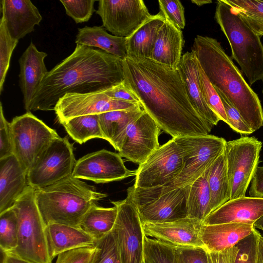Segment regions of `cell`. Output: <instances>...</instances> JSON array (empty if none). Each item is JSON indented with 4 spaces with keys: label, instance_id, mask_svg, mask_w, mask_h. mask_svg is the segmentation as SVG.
<instances>
[{
    "label": "cell",
    "instance_id": "obj_36",
    "mask_svg": "<svg viewBox=\"0 0 263 263\" xmlns=\"http://www.w3.org/2000/svg\"><path fill=\"white\" fill-rule=\"evenodd\" d=\"M18 41L13 39L2 17L0 23V92L3 90L6 76L8 70L11 57Z\"/></svg>",
    "mask_w": 263,
    "mask_h": 263
},
{
    "label": "cell",
    "instance_id": "obj_42",
    "mask_svg": "<svg viewBox=\"0 0 263 263\" xmlns=\"http://www.w3.org/2000/svg\"><path fill=\"white\" fill-rule=\"evenodd\" d=\"M239 14L263 23V1L223 0Z\"/></svg>",
    "mask_w": 263,
    "mask_h": 263
},
{
    "label": "cell",
    "instance_id": "obj_55",
    "mask_svg": "<svg viewBox=\"0 0 263 263\" xmlns=\"http://www.w3.org/2000/svg\"><path fill=\"white\" fill-rule=\"evenodd\" d=\"M209 263H211V260H210V256H209Z\"/></svg>",
    "mask_w": 263,
    "mask_h": 263
},
{
    "label": "cell",
    "instance_id": "obj_41",
    "mask_svg": "<svg viewBox=\"0 0 263 263\" xmlns=\"http://www.w3.org/2000/svg\"><path fill=\"white\" fill-rule=\"evenodd\" d=\"M159 12L165 18L180 29L185 26L184 9L180 1L159 0Z\"/></svg>",
    "mask_w": 263,
    "mask_h": 263
},
{
    "label": "cell",
    "instance_id": "obj_32",
    "mask_svg": "<svg viewBox=\"0 0 263 263\" xmlns=\"http://www.w3.org/2000/svg\"><path fill=\"white\" fill-rule=\"evenodd\" d=\"M208 168L191 184L187 199L188 217L202 222L211 213V194L207 180Z\"/></svg>",
    "mask_w": 263,
    "mask_h": 263
},
{
    "label": "cell",
    "instance_id": "obj_8",
    "mask_svg": "<svg viewBox=\"0 0 263 263\" xmlns=\"http://www.w3.org/2000/svg\"><path fill=\"white\" fill-rule=\"evenodd\" d=\"M10 124L13 155L27 173L45 148L59 136L30 111L14 117Z\"/></svg>",
    "mask_w": 263,
    "mask_h": 263
},
{
    "label": "cell",
    "instance_id": "obj_15",
    "mask_svg": "<svg viewBox=\"0 0 263 263\" xmlns=\"http://www.w3.org/2000/svg\"><path fill=\"white\" fill-rule=\"evenodd\" d=\"M136 170L126 168L119 153L101 149L88 154L77 161L72 175L96 183H105L122 180L136 176Z\"/></svg>",
    "mask_w": 263,
    "mask_h": 263
},
{
    "label": "cell",
    "instance_id": "obj_26",
    "mask_svg": "<svg viewBox=\"0 0 263 263\" xmlns=\"http://www.w3.org/2000/svg\"><path fill=\"white\" fill-rule=\"evenodd\" d=\"M46 233L51 260L63 252L96 245V241L79 227L51 223L46 226Z\"/></svg>",
    "mask_w": 263,
    "mask_h": 263
},
{
    "label": "cell",
    "instance_id": "obj_39",
    "mask_svg": "<svg viewBox=\"0 0 263 263\" xmlns=\"http://www.w3.org/2000/svg\"><path fill=\"white\" fill-rule=\"evenodd\" d=\"M261 234L256 229L236 244L238 248L234 263H257L258 247Z\"/></svg>",
    "mask_w": 263,
    "mask_h": 263
},
{
    "label": "cell",
    "instance_id": "obj_53",
    "mask_svg": "<svg viewBox=\"0 0 263 263\" xmlns=\"http://www.w3.org/2000/svg\"><path fill=\"white\" fill-rule=\"evenodd\" d=\"M191 2L198 6H201L203 5L211 4L212 1L211 0H191Z\"/></svg>",
    "mask_w": 263,
    "mask_h": 263
},
{
    "label": "cell",
    "instance_id": "obj_52",
    "mask_svg": "<svg viewBox=\"0 0 263 263\" xmlns=\"http://www.w3.org/2000/svg\"><path fill=\"white\" fill-rule=\"evenodd\" d=\"M257 263H263V239L261 235L258 242Z\"/></svg>",
    "mask_w": 263,
    "mask_h": 263
},
{
    "label": "cell",
    "instance_id": "obj_14",
    "mask_svg": "<svg viewBox=\"0 0 263 263\" xmlns=\"http://www.w3.org/2000/svg\"><path fill=\"white\" fill-rule=\"evenodd\" d=\"M139 107H143L140 103L112 99L102 92L68 93L58 101L54 111L60 123L76 117L132 110Z\"/></svg>",
    "mask_w": 263,
    "mask_h": 263
},
{
    "label": "cell",
    "instance_id": "obj_10",
    "mask_svg": "<svg viewBox=\"0 0 263 263\" xmlns=\"http://www.w3.org/2000/svg\"><path fill=\"white\" fill-rule=\"evenodd\" d=\"M262 142L254 137H241L226 142L224 152L231 199L246 196L258 166Z\"/></svg>",
    "mask_w": 263,
    "mask_h": 263
},
{
    "label": "cell",
    "instance_id": "obj_29",
    "mask_svg": "<svg viewBox=\"0 0 263 263\" xmlns=\"http://www.w3.org/2000/svg\"><path fill=\"white\" fill-rule=\"evenodd\" d=\"M76 43L97 47L122 60L127 57L126 38L109 34L102 26L79 28Z\"/></svg>",
    "mask_w": 263,
    "mask_h": 263
},
{
    "label": "cell",
    "instance_id": "obj_12",
    "mask_svg": "<svg viewBox=\"0 0 263 263\" xmlns=\"http://www.w3.org/2000/svg\"><path fill=\"white\" fill-rule=\"evenodd\" d=\"M184 152L172 138L160 146L136 170V188L151 189L172 182L181 172Z\"/></svg>",
    "mask_w": 263,
    "mask_h": 263
},
{
    "label": "cell",
    "instance_id": "obj_50",
    "mask_svg": "<svg viewBox=\"0 0 263 263\" xmlns=\"http://www.w3.org/2000/svg\"><path fill=\"white\" fill-rule=\"evenodd\" d=\"M240 15L254 31L261 36L263 35V23L241 14Z\"/></svg>",
    "mask_w": 263,
    "mask_h": 263
},
{
    "label": "cell",
    "instance_id": "obj_44",
    "mask_svg": "<svg viewBox=\"0 0 263 263\" xmlns=\"http://www.w3.org/2000/svg\"><path fill=\"white\" fill-rule=\"evenodd\" d=\"M178 263H209L208 252L203 247H174Z\"/></svg>",
    "mask_w": 263,
    "mask_h": 263
},
{
    "label": "cell",
    "instance_id": "obj_28",
    "mask_svg": "<svg viewBox=\"0 0 263 263\" xmlns=\"http://www.w3.org/2000/svg\"><path fill=\"white\" fill-rule=\"evenodd\" d=\"M144 111L143 107H139L132 110H114L99 114L104 139L119 151L129 125Z\"/></svg>",
    "mask_w": 263,
    "mask_h": 263
},
{
    "label": "cell",
    "instance_id": "obj_16",
    "mask_svg": "<svg viewBox=\"0 0 263 263\" xmlns=\"http://www.w3.org/2000/svg\"><path fill=\"white\" fill-rule=\"evenodd\" d=\"M161 128L145 110L129 125L119 155L127 160L140 164L159 146Z\"/></svg>",
    "mask_w": 263,
    "mask_h": 263
},
{
    "label": "cell",
    "instance_id": "obj_20",
    "mask_svg": "<svg viewBox=\"0 0 263 263\" xmlns=\"http://www.w3.org/2000/svg\"><path fill=\"white\" fill-rule=\"evenodd\" d=\"M263 216V199L242 197L230 200L210 214L204 225L240 223L253 225Z\"/></svg>",
    "mask_w": 263,
    "mask_h": 263
},
{
    "label": "cell",
    "instance_id": "obj_13",
    "mask_svg": "<svg viewBox=\"0 0 263 263\" xmlns=\"http://www.w3.org/2000/svg\"><path fill=\"white\" fill-rule=\"evenodd\" d=\"M96 13L106 30L124 38L129 37L152 16L142 0H100Z\"/></svg>",
    "mask_w": 263,
    "mask_h": 263
},
{
    "label": "cell",
    "instance_id": "obj_19",
    "mask_svg": "<svg viewBox=\"0 0 263 263\" xmlns=\"http://www.w3.org/2000/svg\"><path fill=\"white\" fill-rule=\"evenodd\" d=\"M177 69L193 107L212 128L220 120L204 101L200 82L199 64L192 51L182 55Z\"/></svg>",
    "mask_w": 263,
    "mask_h": 263
},
{
    "label": "cell",
    "instance_id": "obj_37",
    "mask_svg": "<svg viewBox=\"0 0 263 263\" xmlns=\"http://www.w3.org/2000/svg\"><path fill=\"white\" fill-rule=\"evenodd\" d=\"M96 251L91 263H121L112 232L96 242Z\"/></svg>",
    "mask_w": 263,
    "mask_h": 263
},
{
    "label": "cell",
    "instance_id": "obj_2",
    "mask_svg": "<svg viewBox=\"0 0 263 263\" xmlns=\"http://www.w3.org/2000/svg\"><path fill=\"white\" fill-rule=\"evenodd\" d=\"M124 80L122 60L102 50L77 44L69 56L48 71L28 112L54 110L66 93L101 92Z\"/></svg>",
    "mask_w": 263,
    "mask_h": 263
},
{
    "label": "cell",
    "instance_id": "obj_11",
    "mask_svg": "<svg viewBox=\"0 0 263 263\" xmlns=\"http://www.w3.org/2000/svg\"><path fill=\"white\" fill-rule=\"evenodd\" d=\"M117 208L112 234L121 263H145V235L137 206L127 195L122 200L111 201Z\"/></svg>",
    "mask_w": 263,
    "mask_h": 263
},
{
    "label": "cell",
    "instance_id": "obj_18",
    "mask_svg": "<svg viewBox=\"0 0 263 263\" xmlns=\"http://www.w3.org/2000/svg\"><path fill=\"white\" fill-rule=\"evenodd\" d=\"M142 224L146 236L174 247H203L200 236L202 222L197 219L187 217L167 222Z\"/></svg>",
    "mask_w": 263,
    "mask_h": 263
},
{
    "label": "cell",
    "instance_id": "obj_6",
    "mask_svg": "<svg viewBox=\"0 0 263 263\" xmlns=\"http://www.w3.org/2000/svg\"><path fill=\"white\" fill-rule=\"evenodd\" d=\"M215 19L230 44L232 58L251 85L263 79V44L240 14L223 0L216 2Z\"/></svg>",
    "mask_w": 263,
    "mask_h": 263
},
{
    "label": "cell",
    "instance_id": "obj_48",
    "mask_svg": "<svg viewBox=\"0 0 263 263\" xmlns=\"http://www.w3.org/2000/svg\"><path fill=\"white\" fill-rule=\"evenodd\" d=\"M238 252L236 245L221 251L208 253L211 263H234Z\"/></svg>",
    "mask_w": 263,
    "mask_h": 263
},
{
    "label": "cell",
    "instance_id": "obj_9",
    "mask_svg": "<svg viewBox=\"0 0 263 263\" xmlns=\"http://www.w3.org/2000/svg\"><path fill=\"white\" fill-rule=\"evenodd\" d=\"M76 160L68 137L55 138L42 152L27 172L28 185L39 189L72 175Z\"/></svg>",
    "mask_w": 263,
    "mask_h": 263
},
{
    "label": "cell",
    "instance_id": "obj_21",
    "mask_svg": "<svg viewBox=\"0 0 263 263\" xmlns=\"http://www.w3.org/2000/svg\"><path fill=\"white\" fill-rule=\"evenodd\" d=\"M1 5L2 17L14 40L19 41L32 32L42 20L39 10L30 0H3Z\"/></svg>",
    "mask_w": 263,
    "mask_h": 263
},
{
    "label": "cell",
    "instance_id": "obj_3",
    "mask_svg": "<svg viewBox=\"0 0 263 263\" xmlns=\"http://www.w3.org/2000/svg\"><path fill=\"white\" fill-rule=\"evenodd\" d=\"M191 51L217 92L222 93L254 132L263 126V109L255 91L215 39L197 35Z\"/></svg>",
    "mask_w": 263,
    "mask_h": 263
},
{
    "label": "cell",
    "instance_id": "obj_58",
    "mask_svg": "<svg viewBox=\"0 0 263 263\" xmlns=\"http://www.w3.org/2000/svg\"></svg>",
    "mask_w": 263,
    "mask_h": 263
},
{
    "label": "cell",
    "instance_id": "obj_45",
    "mask_svg": "<svg viewBox=\"0 0 263 263\" xmlns=\"http://www.w3.org/2000/svg\"><path fill=\"white\" fill-rule=\"evenodd\" d=\"M95 251V246L70 250L59 254L55 263H91Z\"/></svg>",
    "mask_w": 263,
    "mask_h": 263
},
{
    "label": "cell",
    "instance_id": "obj_57",
    "mask_svg": "<svg viewBox=\"0 0 263 263\" xmlns=\"http://www.w3.org/2000/svg\"><path fill=\"white\" fill-rule=\"evenodd\" d=\"M262 239H263V236H262Z\"/></svg>",
    "mask_w": 263,
    "mask_h": 263
},
{
    "label": "cell",
    "instance_id": "obj_24",
    "mask_svg": "<svg viewBox=\"0 0 263 263\" xmlns=\"http://www.w3.org/2000/svg\"><path fill=\"white\" fill-rule=\"evenodd\" d=\"M253 225L226 223L201 226L200 236L203 247L208 252H215L232 248L249 235Z\"/></svg>",
    "mask_w": 263,
    "mask_h": 263
},
{
    "label": "cell",
    "instance_id": "obj_31",
    "mask_svg": "<svg viewBox=\"0 0 263 263\" xmlns=\"http://www.w3.org/2000/svg\"><path fill=\"white\" fill-rule=\"evenodd\" d=\"M117 216L116 206L103 208L95 203L84 215L80 228L97 241L111 232Z\"/></svg>",
    "mask_w": 263,
    "mask_h": 263
},
{
    "label": "cell",
    "instance_id": "obj_22",
    "mask_svg": "<svg viewBox=\"0 0 263 263\" xmlns=\"http://www.w3.org/2000/svg\"><path fill=\"white\" fill-rule=\"evenodd\" d=\"M47 56L46 52L39 51L31 42L18 60L20 85L27 112L32 98L48 72L44 62Z\"/></svg>",
    "mask_w": 263,
    "mask_h": 263
},
{
    "label": "cell",
    "instance_id": "obj_30",
    "mask_svg": "<svg viewBox=\"0 0 263 263\" xmlns=\"http://www.w3.org/2000/svg\"><path fill=\"white\" fill-rule=\"evenodd\" d=\"M207 180L211 194L212 213L231 199L224 150L208 167Z\"/></svg>",
    "mask_w": 263,
    "mask_h": 263
},
{
    "label": "cell",
    "instance_id": "obj_47",
    "mask_svg": "<svg viewBox=\"0 0 263 263\" xmlns=\"http://www.w3.org/2000/svg\"><path fill=\"white\" fill-rule=\"evenodd\" d=\"M101 92L105 94L112 99L121 100L134 103H140L138 97L129 88L125 80Z\"/></svg>",
    "mask_w": 263,
    "mask_h": 263
},
{
    "label": "cell",
    "instance_id": "obj_25",
    "mask_svg": "<svg viewBox=\"0 0 263 263\" xmlns=\"http://www.w3.org/2000/svg\"><path fill=\"white\" fill-rule=\"evenodd\" d=\"M183 45L181 30L165 19L159 31L149 59L177 69L182 55Z\"/></svg>",
    "mask_w": 263,
    "mask_h": 263
},
{
    "label": "cell",
    "instance_id": "obj_23",
    "mask_svg": "<svg viewBox=\"0 0 263 263\" xmlns=\"http://www.w3.org/2000/svg\"><path fill=\"white\" fill-rule=\"evenodd\" d=\"M28 186L27 173L14 155L0 159V214L12 208Z\"/></svg>",
    "mask_w": 263,
    "mask_h": 263
},
{
    "label": "cell",
    "instance_id": "obj_34",
    "mask_svg": "<svg viewBox=\"0 0 263 263\" xmlns=\"http://www.w3.org/2000/svg\"><path fill=\"white\" fill-rule=\"evenodd\" d=\"M18 219L12 208L0 214V246L4 253H9L17 245Z\"/></svg>",
    "mask_w": 263,
    "mask_h": 263
},
{
    "label": "cell",
    "instance_id": "obj_5",
    "mask_svg": "<svg viewBox=\"0 0 263 263\" xmlns=\"http://www.w3.org/2000/svg\"><path fill=\"white\" fill-rule=\"evenodd\" d=\"M184 152L183 166L180 174L170 183L151 189L127 190L136 205L142 204L175 189L192 184L222 154L227 141L223 138L208 135L172 138Z\"/></svg>",
    "mask_w": 263,
    "mask_h": 263
},
{
    "label": "cell",
    "instance_id": "obj_56",
    "mask_svg": "<svg viewBox=\"0 0 263 263\" xmlns=\"http://www.w3.org/2000/svg\"><path fill=\"white\" fill-rule=\"evenodd\" d=\"M262 82H263V79H262ZM262 93H263V89H262Z\"/></svg>",
    "mask_w": 263,
    "mask_h": 263
},
{
    "label": "cell",
    "instance_id": "obj_7",
    "mask_svg": "<svg viewBox=\"0 0 263 263\" xmlns=\"http://www.w3.org/2000/svg\"><path fill=\"white\" fill-rule=\"evenodd\" d=\"M18 219L17 245L9 253L31 263H52L45 224L36 204L35 189L28 185L14 206Z\"/></svg>",
    "mask_w": 263,
    "mask_h": 263
},
{
    "label": "cell",
    "instance_id": "obj_40",
    "mask_svg": "<svg viewBox=\"0 0 263 263\" xmlns=\"http://www.w3.org/2000/svg\"><path fill=\"white\" fill-rule=\"evenodd\" d=\"M94 0H61L66 13L76 23L88 22L95 11Z\"/></svg>",
    "mask_w": 263,
    "mask_h": 263
},
{
    "label": "cell",
    "instance_id": "obj_33",
    "mask_svg": "<svg viewBox=\"0 0 263 263\" xmlns=\"http://www.w3.org/2000/svg\"><path fill=\"white\" fill-rule=\"evenodd\" d=\"M60 123L69 136L81 144L94 138L104 139L98 114L76 117Z\"/></svg>",
    "mask_w": 263,
    "mask_h": 263
},
{
    "label": "cell",
    "instance_id": "obj_27",
    "mask_svg": "<svg viewBox=\"0 0 263 263\" xmlns=\"http://www.w3.org/2000/svg\"><path fill=\"white\" fill-rule=\"evenodd\" d=\"M165 21L160 12L152 15L126 38L127 57L149 59L159 31Z\"/></svg>",
    "mask_w": 263,
    "mask_h": 263
},
{
    "label": "cell",
    "instance_id": "obj_54",
    "mask_svg": "<svg viewBox=\"0 0 263 263\" xmlns=\"http://www.w3.org/2000/svg\"><path fill=\"white\" fill-rule=\"evenodd\" d=\"M253 226L255 229H258L263 231V216L254 223Z\"/></svg>",
    "mask_w": 263,
    "mask_h": 263
},
{
    "label": "cell",
    "instance_id": "obj_43",
    "mask_svg": "<svg viewBox=\"0 0 263 263\" xmlns=\"http://www.w3.org/2000/svg\"><path fill=\"white\" fill-rule=\"evenodd\" d=\"M219 95L226 114L228 125L235 132L243 135H250L253 133L243 121L240 114L231 105L227 98L221 93Z\"/></svg>",
    "mask_w": 263,
    "mask_h": 263
},
{
    "label": "cell",
    "instance_id": "obj_46",
    "mask_svg": "<svg viewBox=\"0 0 263 263\" xmlns=\"http://www.w3.org/2000/svg\"><path fill=\"white\" fill-rule=\"evenodd\" d=\"M13 155L10 124L6 119L0 103V159Z\"/></svg>",
    "mask_w": 263,
    "mask_h": 263
},
{
    "label": "cell",
    "instance_id": "obj_38",
    "mask_svg": "<svg viewBox=\"0 0 263 263\" xmlns=\"http://www.w3.org/2000/svg\"><path fill=\"white\" fill-rule=\"evenodd\" d=\"M199 73L200 82L204 101L220 120L228 124L227 117L221 99L206 76L200 64Z\"/></svg>",
    "mask_w": 263,
    "mask_h": 263
},
{
    "label": "cell",
    "instance_id": "obj_1",
    "mask_svg": "<svg viewBox=\"0 0 263 263\" xmlns=\"http://www.w3.org/2000/svg\"><path fill=\"white\" fill-rule=\"evenodd\" d=\"M123 67L125 82L164 132L172 138L209 135L212 128L193 107L177 69L129 57Z\"/></svg>",
    "mask_w": 263,
    "mask_h": 263
},
{
    "label": "cell",
    "instance_id": "obj_4",
    "mask_svg": "<svg viewBox=\"0 0 263 263\" xmlns=\"http://www.w3.org/2000/svg\"><path fill=\"white\" fill-rule=\"evenodd\" d=\"M35 196L46 226L58 223L80 228L89 208L107 195L71 175L50 185L35 189Z\"/></svg>",
    "mask_w": 263,
    "mask_h": 263
},
{
    "label": "cell",
    "instance_id": "obj_49",
    "mask_svg": "<svg viewBox=\"0 0 263 263\" xmlns=\"http://www.w3.org/2000/svg\"><path fill=\"white\" fill-rule=\"evenodd\" d=\"M250 197L263 199V166H258L251 182Z\"/></svg>",
    "mask_w": 263,
    "mask_h": 263
},
{
    "label": "cell",
    "instance_id": "obj_35",
    "mask_svg": "<svg viewBox=\"0 0 263 263\" xmlns=\"http://www.w3.org/2000/svg\"><path fill=\"white\" fill-rule=\"evenodd\" d=\"M144 259L145 263H178L174 247L145 235Z\"/></svg>",
    "mask_w": 263,
    "mask_h": 263
},
{
    "label": "cell",
    "instance_id": "obj_17",
    "mask_svg": "<svg viewBox=\"0 0 263 263\" xmlns=\"http://www.w3.org/2000/svg\"><path fill=\"white\" fill-rule=\"evenodd\" d=\"M191 185L175 189L136 205L142 223H159L188 217L187 199Z\"/></svg>",
    "mask_w": 263,
    "mask_h": 263
},
{
    "label": "cell",
    "instance_id": "obj_51",
    "mask_svg": "<svg viewBox=\"0 0 263 263\" xmlns=\"http://www.w3.org/2000/svg\"><path fill=\"white\" fill-rule=\"evenodd\" d=\"M4 254L2 263H31L10 254Z\"/></svg>",
    "mask_w": 263,
    "mask_h": 263
}]
</instances>
